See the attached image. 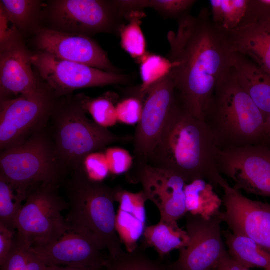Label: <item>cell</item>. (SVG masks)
<instances>
[{"label":"cell","instance_id":"obj_6","mask_svg":"<svg viewBox=\"0 0 270 270\" xmlns=\"http://www.w3.org/2000/svg\"><path fill=\"white\" fill-rule=\"evenodd\" d=\"M69 174L46 126L0 152V176L23 200L34 186L41 184L61 186Z\"/></svg>","mask_w":270,"mask_h":270},{"label":"cell","instance_id":"obj_32","mask_svg":"<svg viewBox=\"0 0 270 270\" xmlns=\"http://www.w3.org/2000/svg\"><path fill=\"white\" fill-rule=\"evenodd\" d=\"M196 2L194 0H132V4L134 9L152 8L164 18L177 21L190 14Z\"/></svg>","mask_w":270,"mask_h":270},{"label":"cell","instance_id":"obj_3","mask_svg":"<svg viewBox=\"0 0 270 270\" xmlns=\"http://www.w3.org/2000/svg\"><path fill=\"white\" fill-rule=\"evenodd\" d=\"M204 120L220 148L269 146L266 117L239 84L232 67L218 82Z\"/></svg>","mask_w":270,"mask_h":270},{"label":"cell","instance_id":"obj_22","mask_svg":"<svg viewBox=\"0 0 270 270\" xmlns=\"http://www.w3.org/2000/svg\"><path fill=\"white\" fill-rule=\"evenodd\" d=\"M188 242L186 231L177 222L160 220L156 224L146 226L141 244L146 248H153L162 260L172 250L185 247Z\"/></svg>","mask_w":270,"mask_h":270},{"label":"cell","instance_id":"obj_27","mask_svg":"<svg viewBox=\"0 0 270 270\" xmlns=\"http://www.w3.org/2000/svg\"><path fill=\"white\" fill-rule=\"evenodd\" d=\"M138 62L142 82L136 90L145 98L152 86L169 74L173 64L167 58L148 52Z\"/></svg>","mask_w":270,"mask_h":270},{"label":"cell","instance_id":"obj_15","mask_svg":"<svg viewBox=\"0 0 270 270\" xmlns=\"http://www.w3.org/2000/svg\"><path fill=\"white\" fill-rule=\"evenodd\" d=\"M219 186L224 192L222 222L232 233L252 239L270 254V203L245 196L224 178Z\"/></svg>","mask_w":270,"mask_h":270},{"label":"cell","instance_id":"obj_28","mask_svg":"<svg viewBox=\"0 0 270 270\" xmlns=\"http://www.w3.org/2000/svg\"><path fill=\"white\" fill-rule=\"evenodd\" d=\"M146 248L141 244L132 252H123L114 257L107 256V261L101 270H166L165 265L150 259Z\"/></svg>","mask_w":270,"mask_h":270},{"label":"cell","instance_id":"obj_9","mask_svg":"<svg viewBox=\"0 0 270 270\" xmlns=\"http://www.w3.org/2000/svg\"><path fill=\"white\" fill-rule=\"evenodd\" d=\"M58 97L43 82L33 93L0 101V152L44 128Z\"/></svg>","mask_w":270,"mask_h":270},{"label":"cell","instance_id":"obj_39","mask_svg":"<svg viewBox=\"0 0 270 270\" xmlns=\"http://www.w3.org/2000/svg\"><path fill=\"white\" fill-rule=\"evenodd\" d=\"M9 23L4 12L0 8V46L6 43L19 32L12 24L9 27Z\"/></svg>","mask_w":270,"mask_h":270},{"label":"cell","instance_id":"obj_43","mask_svg":"<svg viewBox=\"0 0 270 270\" xmlns=\"http://www.w3.org/2000/svg\"><path fill=\"white\" fill-rule=\"evenodd\" d=\"M264 270H270V268L265 269Z\"/></svg>","mask_w":270,"mask_h":270},{"label":"cell","instance_id":"obj_41","mask_svg":"<svg viewBox=\"0 0 270 270\" xmlns=\"http://www.w3.org/2000/svg\"><path fill=\"white\" fill-rule=\"evenodd\" d=\"M48 270H100L92 268H76L66 266H48Z\"/></svg>","mask_w":270,"mask_h":270},{"label":"cell","instance_id":"obj_24","mask_svg":"<svg viewBox=\"0 0 270 270\" xmlns=\"http://www.w3.org/2000/svg\"><path fill=\"white\" fill-rule=\"evenodd\" d=\"M184 192L187 212L208 218L220 212L222 199L205 180H196L186 184Z\"/></svg>","mask_w":270,"mask_h":270},{"label":"cell","instance_id":"obj_5","mask_svg":"<svg viewBox=\"0 0 270 270\" xmlns=\"http://www.w3.org/2000/svg\"><path fill=\"white\" fill-rule=\"evenodd\" d=\"M68 204L65 220L69 227L86 230L95 235L108 252L122 254L115 227L114 202L120 186L112 187L90 179L82 168L72 172L62 186Z\"/></svg>","mask_w":270,"mask_h":270},{"label":"cell","instance_id":"obj_23","mask_svg":"<svg viewBox=\"0 0 270 270\" xmlns=\"http://www.w3.org/2000/svg\"><path fill=\"white\" fill-rule=\"evenodd\" d=\"M44 3L38 0H0L1 8L12 24L22 34L36 32L42 26Z\"/></svg>","mask_w":270,"mask_h":270},{"label":"cell","instance_id":"obj_34","mask_svg":"<svg viewBox=\"0 0 270 270\" xmlns=\"http://www.w3.org/2000/svg\"><path fill=\"white\" fill-rule=\"evenodd\" d=\"M144 98L136 90L130 96L118 100L116 104L118 122L137 124L141 118Z\"/></svg>","mask_w":270,"mask_h":270},{"label":"cell","instance_id":"obj_40","mask_svg":"<svg viewBox=\"0 0 270 270\" xmlns=\"http://www.w3.org/2000/svg\"><path fill=\"white\" fill-rule=\"evenodd\" d=\"M213 270H250L232 258L228 253L223 256Z\"/></svg>","mask_w":270,"mask_h":270},{"label":"cell","instance_id":"obj_19","mask_svg":"<svg viewBox=\"0 0 270 270\" xmlns=\"http://www.w3.org/2000/svg\"><path fill=\"white\" fill-rule=\"evenodd\" d=\"M147 200L142 190L132 192L120 186L116 193V200L119 205L115 227L128 252H132L138 246V241L146 227L145 202Z\"/></svg>","mask_w":270,"mask_h":270},{"label":"cell","instance_id":"obj_12","mask_svg":"<svg viewBox=\"0 0 270 270\" xmlns=\"http://www.w3.org/2000/svg\"><path fill=\"white\" fill-rule=\"evenodd\" d=\"M217 166L233 182V187L248 194L270 197V146L254 144L220 148Z\"/></svg>","mask_w":270,"mask_h":270},{"label":"cell","instance_id":"obj_4","mask_svg":"<svg viewBox=\"0 0 270 270\" xmlns=\"http://www.w3.org/2000/svg\"><path fill=\"white\" fill-rule=\"evenodd\" d=\"M86 113L78 94L58 96L46 126L70 174L81 168L89 154L112 144L132 142L133 136L114 134Z\"/></svg>","mask_w":270,"mask_h":270},{"label":"cell","instance_id":"obj_10","mask_svg":"<svg viewBox=\"0 0 270 270\" xmlns=\"http://www.w3.org/2000/svg\"><path fill=\"white\" fill-rule=\"evenodd\" d=\"M30 60L38 77L58 96L71 94L80 88L127 84L132 78L129 74L60 59L41 50L32 53Z\"/></svg>","mask_w":270,"mask_h":270},{"label":"cell","instance_id":"obj_30","mask_svg":"<svg viewBox=\"0 0 270 270\" xmlns=\"http://www.w3.org/2000/svg\"><path fill=\"white\" fill-rule=\"evenodd\" d=\"M212 21L226 30L238 28L246 14L248 0H210Z\"/></svg>","mask_w":270,"mask_h":270},{"label":"cell","instance_id":"obj_31","mask_svg":"<svg viewBox=\"0 0 270 270\" xmlns=\"http://www.w3.org/2000/svg\"><path fill=\"white\" fill-rule=\"evenodd\" d=\"M0 270H48V266L32 251L30 246L14 235L9 254Z\"/></svg>","mask_w":270,"mask_h":270},{"label":"cell","instance_id":"obj_8","mask_svg":"<svg viewBox=\"0 0 270 270\" xmlns=\"http://www.w3.org/2000/svg\"><path fill=\"white\" fill-rule=\"evenodd\" d=\"M60 186L41 184L30 189L17 215L16 236L30 247L48 244L69 229L62 212L68 210Z\"/></svg>","mask_w":270,"mask_h":270},{"label":"cell","instance_id":"obj_33","mask_svg":"<svg viewBox=\"0 0 270 270\" xmlns=\"http://www.w3.org/2000/svg\"><path fill=\"white\" fill-rule=\"evenodd\" d=\"M23 201L14 194L12 186L0 176V225L16 232V220Z\"/></svg>","mask_w":270,"mask_h":270},{"label":"cell","instance_id":"obj_18","mask_svg":"<svg viewBox=\"0 0 270 270\" xmlns=\"http://www.w3.org/2000/svg\"><path fill=\"white\" fill-rule=\"evenodd\" d=\"M31 55L20 32L0 46V101L12 95L33 93L42 86L32 70Z\"/></svg>","mask_w":270,"mask_h":270},{"label":"cell","instance_id":"obj_13","mask_svg":"<svg viewBox=\"0 0 270 270\" xmlns=\"http://www.w3.org/2000/svg\"><path fill=\"white\" fill-rule=\"evenodd\" d=\"M176 100L174 86L168 74L148 90L133 135V164H148Z\"/></svg>","mask_w":270,"mask_h":270},{"label":"cell","instance_id":"obj_38","mask_svg":"<svg viewBox=\"0 0 270 270\" xmlns=\"http://www.w3.org/2000/svg\"><path fill=\"white\" fill-rule=\"evenodd\" d=\"M15 232L0 224V265H1L12 248Z\"/></svg>","mask_w":270,"mask_h":270},{"label":"cell","instance_id":"obj_35","mask_svg":"<svg viewBox=\"0 0 270 270\" xmlns=\"http://www.w3.org/2000/svg\"><path fill=\"white\" fill-rule=\"evenodd\" d=\"M104 154L110 172L118 175L127 172L134 163L132 155L126 150L120 147L107 148Z\"/></svg>","mask_w":270,"mask_h":270},{"label":"cell","instance_id":"obj_25","mask_svg":"<svg viewBox=\"0 0 270 270\" xmlns=\"http://www.w3.org/2000/svg\"><path fill=\"white\" fill-rule=\"evenodd\" d=\"M222 234L232 258L249 269L270 268V254L254 240L229 231H223Z\"/></svg>","mask_w":270,"mask_h":270},{"label":"cell","instance_id":"obj_29","mask_svg":"<svg viewBox=\"0 0 270 270\" xmlns=\"http://www.w3.org/2000/svg\"><path fill=\"white\" fill-rule=\"evenodd\" d=\"M78 95L86 112L96 124L108 128L117 122L114 104L118 96L116 93L106 92L96 98H90L82 94Z\"/></svg>","mask_w":270,"mask_h":270},{"label":"cell","instance_id":"obj_26","mask_svg":"<svg viewBox=\"0 0 270 270\" xmlns=\"http://www.w3.org/2000/svg\"><path fill=\"white\" fill-rule=\"evenodd\" d=\"M128 22L120 28L118 36L122 48L138 62L146 53V42L140 25L146 16L144 10H132L124 12Z\"/></svg>","mask_w":270,"mask_h":270},{"label":"cell","instance_id":"obj_42","mask_svg":"<svg viewBox=\"0 0 270 270\" xmlns=\"http://www.w3.org/2000/svg\"><path fill=\"white\" fill-rule=\"evenodd\" d=\"M264 132L266 136L270 142V114L266 119Z\"/></svg>","mask_w":270,"mask_h":270},{"label":"cell","instance_id":"obj_36","mask_svg":"<svg viewBox=\"0 0 270 270\" xmlns=\"http://www.w3.org/2000/svg\"><path fill=\"white\" fill-rule=\"evenodd\" d=\"M82 168L91 180L102 182L110 172L104 153L95 152L84 159Z\"/></svg>","mask_w":270,"mask_h":270},{"label":"cell","instance_id":"obj_11","mask_svg":"<svg viewBox=\"0 0 270 270\" xmlns=\"http://www.w3.org/2000/svg\"><path fill=\"white\" fill-rule=\"evenodd\" d=\"M186 246L179 250L177 259L164 264L166 270H213L228 252L222 238L221 212L205 218L187 212Z\"/></svg>","mask_w":270,"mask_h":270},{"label":"cell","instance_id":"obj_21","mask_svg":"<svg viewBox=\"0 0 270 270\" xmlns=\"http://www.w3.org/2000/svg\"><path fill=\"white\" fill-rule=\"evenodd\" d=\"M232 67L239 84L266 119L270 114V75L250 58L236 52Z\"/></svg>","mask_w":270,"mask_h":270},{"label":"cell","instance_id":"obj_16","mask_svg":"<svg viewBox=\"0 0 270 270\" xmlns=\"http://www.w3.org/2000/svg\"><path fill=\"white\" fill-rule=\"evenodd\" d=\"M47 266L92 268L101 270L107 256L102 242L90 232L80 228L69 229L56 240L44 246L30 247Z\"/></svg>","mask_w":270,"mask_h":270},{"label":"cell","instance_id":"obj_37","mask_svg":"<svg viewBox=\"0 0 270 270\" xmlns=\"http://www.w3.org/2000/svg\"><path fill=\"white\" fill-rule=\"evenodd\" d=\"M265 20H270V0H248L246 14L239 26Z\"/></svg>","mask_w":270,"mask_h":270},{"label":"cell","instance_id":"obj_17","mask_svg":"<svg viewBox=\"0 0 270 270\" xmlns=\"http://www.w3.org/2000/svg\"><path fill=\"white\" fill-rule=\"evenodd\" d=\"M33 42L38 50L50 53L60 59L106 72H122L111 62L106 52L89 36L42 27L34 34Z\"/></svg>","mask_w":270,"mask_h":270},{"label":"cell","instance_id":"obj_20","mask_svg":"<svg viewBox=\"0 0 270 270\" xmlns=\"http://www.w3.org/2000/svg\"><path fill=\"white\" fill-rule=\"evenodd\" d=\"M227 32L234 51L270 75V20L255 21Z\"/></svg>","mask_w":270,"mask_h":270},{"label":"cell","instance_id":"obj_14","mask_svg":"<svg viewBox=\"0 0 270 270\" xmlns=\"http://www.w3.org/2000/svg\"><path fill=\"white\" fill-rule=\"evenodd\" d=\"M126 180L139 183L148 200L158 208L160 220L177 222L185 216L184 180L176 174L149 164H133Z\"/></svg>","mask_w":270,"mask_h":270},{"label":"cell","instance_id":"obj_7","mask_svg":"<svg viewBox=\"0 0 270 270\" xmlns=\"http://www.w3.org/2000/svg\"><path fill=\"white\" fill-rule=\"evenodd\" d=\"M124 13L114 0H52L44 4L41 23L54 30L85 35L119 34Z\"/></svg>","mask_w":270,"mask_h":270},{"label":"cell","instance_id":"obj_1","mask_svg":"<svg viewBox=\"0 0 270 270\" xmlns=\"http://www.w3.org/2000/svg\"><path fill=\"white\" fill-rule=\"evenodd\" d=\"M176 22V32L166 36V58L173 64L168 75L180 102L204 120L218 82L233 66L236 52L227 30L212 21L207 8Z\"/></svg>","mask_w":270,"mask_h":270},{"label":"cell","instance_id":"obj_2","mask_svg":"<svg viewBox=\"0 0 270 270\" xmlns=\"http://www.w3.org/2000/svg\"><path fill=\"white\" fill-rule=\"evenodd\" d=\"M220 149L206 122L176 100L148 164L172 172L186 184L204 180L214 187L224 178L217 166Z\"/></svg>","mask_w":270,"mask_h":270}]
</instances>
